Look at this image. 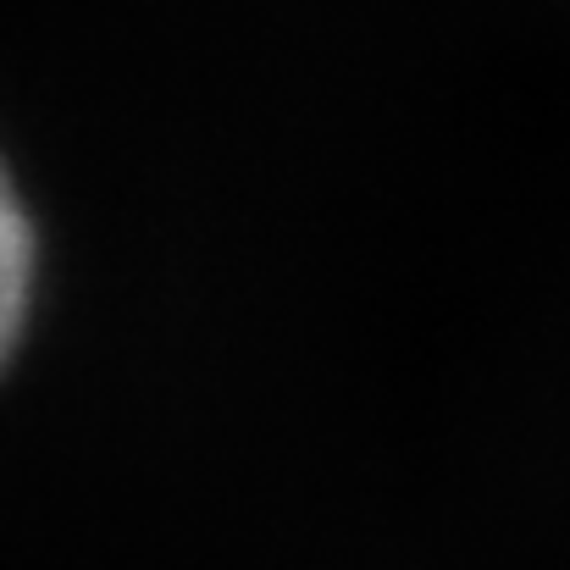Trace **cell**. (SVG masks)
Returning <instances> with one entry per match:
<instances>
[{
	"label": "cell",
	"instance_id": "6da1fadb",
	"mask_svg": "<svg viewBox=\"0 0 570 570\" xmlns=\"http://www.w3.org/2000/svg\"><path fill=\"white\" fill-rule=\"evenodd\" d=\"M28 277H33V238H28V216L17 205V194L0 173V355L11 350L22 311H28Z\"/></svg>",
	"mask_w": 570,
	"mask_h": 570
}]
</instances>
